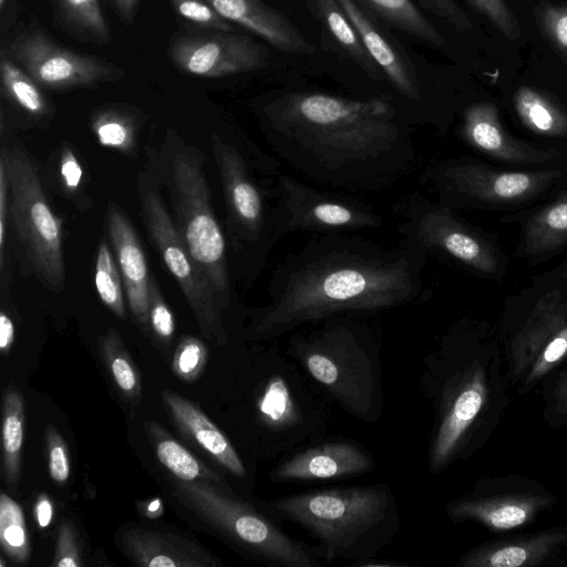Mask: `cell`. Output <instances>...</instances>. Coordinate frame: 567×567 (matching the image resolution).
Returning a JSON list of instances; mask_svg holds the SVG:
<instances>
[{
  "label": "cell",
  "instance_id": "cell-8",
  "mask_svg": "<svg viewBox=\"0 0 567 567\" xmlns=\"http://www.w3.org/2000/svg\"><path fill=\"white\" fill-rule=\"evenodd\" d=\"M506 379L517 395L539 389L567 363V298L559 289L539 296L513 322L501 347Z\"/></svg>",
  "mask_w": 567,
  "mask_h": 567
},
{
  "label": "cell",
  "instance_id": "cell-3",
  "mask_svg": "<svg viewBox=\"0 0 567 567\" xmlns=\"http://www.w3.org/2000/svg\"><path fill=\"white\" fill-rule=\"evenodd\" d=\"M422 385L434 412L429 471L439 474L498 429L509 403L502 349L481 333H452L427 355Z\"/></svg>",
  "mask_w": 567,
  "mask_h": 567
},
{
  "label": "cell",
  "instance_id": "cell-21",
  "mask_svg": "<svg viewBox=\"0 0 567 567\" xmlns=\"http://www.w3.org/2000/svg\"><path fill=\"white\" fill-rule=\"evenodd\" d=\"M107 229L128 306L142 329L147 331L151 281L144 251L133 226L116 205L107 209Z\"/></svg>",
  "mask_w": 567,
  "mask_h": 567
},
{
  "label": "cell",
  "instance_id": "cell-22",
  "mask_svg": "<svg viewBox=\"0 0 567 567\" xmlns=\"http://www.w3.org/2000/svg\"><path fill=\"white\" fill-rule=\"evenodd\" d=\"M461 135L471 147L508 163H546L557 154L554 150H539L508 135L499 123L497 107L487 102L465 109Z\"/></svg>",
  "mask_w": 567,
  "mask_h": 567
},
{
  "label": "cell",
  "instance_id": "cell-48",
  "mask_svg": "<svg viewBox=\"0 0 567 567\" xmlns=\"http://www.w3.org/2000/svg\"><path fill=\"white\" fill-rule=\"evenodd\" d=\"M60 171L65 186L70 190H75L82 178V168L73 152L69 148L62 154Z\"/></svg>",
  "mask_w": 567,
  "mask_h": 567
},
{
  "label": "cell",
  "instance_id": "cell-28",
  "mask_svg": "<svg viewBox=\"0 0 567 567\" xmlns=\"http://www.w3.org/2000/svg\"><path fill=\"white\" fill-rule=\"evenodd\" d=\"M61 28L74 39L107 44L112 33L99 0H50Z\"/></svg>",
  "mask_w": 567,
  "mask_h": 567
},
{
  "label": "cell",
  "instance_id": "cell-49",
  "mask_svg": "<svg viewBox=\"0 0 567 567\" xmlns=\"http://www.w3.org/2000/svg\"><path fill=\"white\" fill-rule=\"evenodd\" d=\"M109 3L123 24H132L137 12L138 0H109Z\"/></svg>",
  "mask_w": 567,
  "mask_h": 567
},
{
  "label": "cell",
  "instance_id": "cell-25",
  "mask_svg": "<svg viewBox=\"0 0 567 567\" xmlns=\"http://www.w3.org/2000/svg\"><path fill=\"white\" fill-rule=\"evenodd\" d=\"M161 395L173 423L185 437L235 476H245L246 468L235 447L196 403L171 390L162 391Z\"/></svg>",
  "mask_w": 567,
  "mask_h": 567
},
{
  "label": "cell",
  "instance_id": "cell-50",
  "mask_svg": "<svg viewBox=\"0 0 567 567\" xmlns=\"http://www.w3.org/2000/svg\"><path fill=\"white\" fill-rule=\"evenodd\" d=\"M34 517L41 528H45L51 524L53 517V505L48 494L41 493L38 496L34 504Z\"/></svg>",
  "mask_w": 567,
  "mask_h": 567
},
{
  "label": "cell",
  "instance_id": "cell-38",
  "mask_svg": "<svg viewBox=\"0 0 567 567\" xmlns=\"http://www.w3.org/2000/svg\"><path fill=\"white\" fill-rule=\"evenodd\" d=\"M207 361V348L199 339L184 337L175 349L172 369L184 382H194L199 378Z\"/></svg>",
  "mask_w": 567,
  "mask_h": 567
},
{
  "label": "cell",
  "instance_id": "cell-45",
  "mask_svg": "<svg viewBox=\"0 0 567 567\" xmlns=\"http://www.w3.org/2000/svg\"><path fill=\"white\" fill-rule=\"evenodd\" d=\"M421 6L436 17L452 24L457 31H467L472 22L453 0H417Z\"/></svg>",
  "mask_w": 567,
  "mask_h": 567
},
{
  "label": "cell",
  "instance_id": "cell-24",
  "mask_svg": "<svg viewBox=\"0 0 567 567\" xmlns=\"http://www.w3.org/2000/svg\"><path fill=\"white\" fill-rule=\"evenodd\" d=\"M123 553L141 567H215L205 548L182 536L134 528L121 538Z\"/></svg>",
  "mask_w": 567,
  "mask_h": 567
},
{
  "label": "cell",
  "instance_id": "cell-52",
  "mask_svg": "<svg viewBox=\"0 0 567 567\" xmlns=\"http://www.w3.org/2000/svg\"><path fill=\"white\" fill-rule=\"evenodd\" d=\"M141 513L148 518H157L163 514V503L161 498H154L140 505Z\"/></svg>",
  "mask_w": 567,
  "mask_h": 567
},
{
  "label": "cell",
  "instance_id": "cell-11",
  "mask_svg": "<svg viewBox=\"0 0 567 567\" xmlns=\"http://www.w3.org/2000/svg\"><path fill=\"white\" fill-rule=\"evenodd\" d=\"M558 498L542 482L506 474L477 480L465 495L445 505L455 524L475 523L494 534H509L532 525Z\"/></svg>",
  "mask_w": 567,
  "mask_h": 567
},
{
  "label": "cell",
  "instance_id": "cell-54",
  "mask_svg": "<svg viewBox=\"0 0 567 567\" xmlns=\"http://www.w3.org/2000/svg\"><path fill=\"white\" fill-rule=\"evenodd\" d=\"M8 0H0V9L3 10Z\"/></svg>",
  "mask_w": 567,
  "mask_h": 567
},
{
  "label": "cell",
  "instance_id": "cell-37",
  "mask_svg": "<svg viewBox=\"0 0 567 567\" xmlns=\"http://www.w3.org/2000/svg\"><path fill=\"white\" fill-rule=\"evenodd\" d=\"M544 401L543 417L551 429L567 426V363L539 386Z\"/></svg>",
  "mask_w": 567,
  "mask_h": 567
},
{
  "label": "cell",
  "instance_id": "cell-32",
  "mask_svg": "<svg viewBox=\"0 0 567 567\" xmlns=\"http://www.w3.org/2000/svg\"><path fill=\"white\" fill-rule=\"evenodd\" d=\"M514 103L523 124L536 134H567V115L540 93L522 86L515 94Z\"/></svg>",
  "mask_w": 567,
  "mask_h": 567
},
{
  "label": "cell",
  "instance_id": "cell-31",
  "mask_svg": "<svg viewBox=\"0 0 567 567\" xmlns=\"http://www.w3.org/2000/svg\"><path fill=\"white\" fill-rule=\"evenodd\" d=\"M23 437V399L18 389L8 386L2 400V468L11 492H16L19 486Z\"/></svg>",
  "mask_w": 567,
  "mask_h": 567
},
{
  "label": "cell",
  "instance_id": "cell-14",
  "mask_svg": "<svg viewBox=\"0 0 567 567\" xmlns=\"http://www.w3.org/2000/svg\"><path fill=\"white\" fill-rule=\"evenodd\" d=\"M2 50L41 87L64 91L118 81L124 70L103 58L60 45L42 29L30 25Z\"/></svg>",
  "mask_w": 567,
  "mask_h": 567
},
{
  "label": "cell",
  "instance_id": "cell-27",
  "mask_svg": "<svg viewBox=\"0 0 567 567\" xmlns=\"http://www.w3.org/2000/svg\"><path fill=\"white\" fill-rule=\"evenodd\" d=\"M144 429L158 461L177 480L206 481L220 486L224 484L216 473L197 460L159 424L154 421H144Z\"/></svg>",
  "mask_w": 567,
  "mask_h": 567
},
{
  "label": "cell",
  "instance_id": "cell-44",
  "mask_svg": "<svg viewBox=\"0 0 567 567\" xmlns=\"http://www.w3.org/2000/svg\"><path fill=\"white\" fill-rule=\"evenodd\" d=\"M51 566L56 567H80L82 566L81 555L76 542L73 525L64 520L58 529L56 546Z\"/></svg>",
  "mask_w": 567,
  "mask_h": 567
},
{
  "label": "cell",
  "instance_id": "cell-39",
  "mask_svg": "<svg viewBox=\"0 0 567 567\" xmlns=\"http://www.w3.org/2000/svg\"><path fill=\"white\" fill-rule=\"evenodd\" d=\"M175 13L202 30L235 31L207 0H171Z\"/></svg>",
  "mask_w": 567,
  "mask_h": 567
},
{
  "label": "cell",
  "instance_id": "cell-19",
  "mask_svg": "<svg viewBox=\"0 0 567 567\" xmlns=\"http://www.w3.org/2000/svg\"><path fill=\"white\" fill-rule=\"evenodd\" d=\"M337 1L353 23L364 48L383 72L385 80L406 101L421 103L423 91L415 66L400 43L357 0Z\"/></svg>",
  "mask_w": 567,
  "mask_h": 567
},
{
  "label": "cell",
  "instance_id": "cell-6",
  "mask_svg": "<svg viewBox=\"0 0 567 567\" xmlns=\"http://www.w3.org/2000/svg\"><path fill=\"white\" fill-rule=\"evenodd\" d=\"M213 148L234 236L259 270L285 237L279 159L252 146L245 155L243 147L218 137Z\"/></svg>",
  "mask_w": 567,
  "mask_h": 567
},
{
  "label": "cell",
  "instance_id": "cell-35",
  "mask_svg": "<svg viewBox=\"0 0 567 567\" xmlns=\"http://www.w3.org/2000/svg\"><path fill=\"white\" fill-rule=\"evenodd\" d=\"M0 544L13 563L29 560L30 543L22 508L6 493L0 495Z\"/></svg>",
  "mask_w": 567,
  "mask_h": 567
},
{
  "label": "cell",
  "instance_id": "cell-36",
  "mask_svg": "<svg viewBox=\"0 0 567 567\" xmlns=\"http://www.w3.org/2000/svg\"><path fill=\"white\" fill-rule=\"evenodd\" d=\"M122 277L113 255L105 243H101L95 264V287L103 303L120 319L125 318Z\"/></svg>",
  "mask_w": 567,
  "mask_h": 567
},
{
  "label": "cell",
  "instance_id": "cell-12",
  "mask_svg": "<svg viewBox=\"0 0 567 567\" xmlns=\"http://www.w3.org/2000/svg\"><path fill=\"white\" fill-rule=\"evenodd\" d=\"M563 175L560 169L504 172L471 159H446L430 164L420 184L444 205L465 200L516 204L537 196Z\"/></svg>",
  "mask_w": 567,
  "mask_h": 567
},
{
  "label": "cell",
  "instance_id": "cell-42",
  "mask_svg": "<svg viewBox=\"0 0 567 567\" xmlns=\"http://www.w3.org/2000/svg\"><path fill=\"white\" fill-rule=\"evenodd\" d=\"M150 328L164 342H169L175 331L173 313L163 300L154 281H151L150 289Z\"/></svg>",
  "mask_w": 567,
  "mask_h": 567
},
{
  "label": "cell",
  "instance_id": "cell-41",
  "mask_svg": "<svg viewBox=\"0 0 567 567\" xmlns=\"http://www.w3.org/2000/svg\"><path fill=\"white\" fill-rule=\"evenodd\" d=\"M45 440L50 476L58 484H64L70 476V456L66 444L51 424L47 427Z\"/></svg>",
  "mask_w": 567,
  "mask_h": 567
},
{
  "label": "cell",
  "instance_id": "cell-20",
  "mask_svg": "<svg viewBox=\"0 0 567 567\" xmlns=\"http://www.w3.org/2000/svg\"><path fill=\"white\" fill-rule=\"evenodd\" d=\"M371 455L348 441L323 443L282 462L275 468L276 482L338 480L370 472Z\"/></svg>",
  "mask_w": 567,
  "mask_h": 567
},
{
  "label": "cell",
  "instance_id": "cell-29",
  "mask_svg": "<svg viewBox=\"0 0 567 567\" xmlns=\"http://www.w3.org/2000/svg\"><path fill=\"white\" fill-rule=\"evenodd\" d=\"M371 16L434 48L445 40L413 0H357Z\"/></svg>",
  "mask_w": 567,
  "mask_h": 567
},
{
  "label": "cell",
  "instance_id": "cell-15",
  "mask_svg": "<svg viewBox=\"0 0 567 567\" xmlns=\"http://www.w3.org/2000/svg\"><path fill=\"white\" fill-rule=\"evenodd\" d=\"M143 210L154 245L184 292L202 333L220 346L225 344L227 334L214 290L188 252L161 198L155 193H147Z\"/></svg>",
  "mask_w": 567,
  "mask_h": 567
},
{
  "label": "cell",
  "instance_id": "cell-34",
  "mask_svg": "<svg viewBox=\"0 0 567 567\" xmlns=\"http://www.w3.org/2000/svg\"><path fill=\"white\" fill-rule=\"evenodd\" d=\"M2 92L10 101L32 115H44L49 104L41 86L2 49L0 54Z\"/></svg>",
  "mask_w": 567,
  "mask_h": 567
},
{
  "label": "cell",
  "instance_id": "cell-26",
  "mask_svg": "<svg viewBox=\"0 0 567 567\" xmlns=\"http://www.w3.org/2000/svg\"><path fill=\"white\" fill-rule=\"evenodd\" d=\"M317 19L333 38L334 42L368 76L375 81L385 80L355 30L353 23L337 0H309Z\"/></svg>",
  "mask_w": 567,
  "mask_h": 567
},
{
  "label": "cell",
  "instance_id": "cell-40",
  "mask_svg": "<svg viewBox=\"0 0 567 567\" xmlns=\"http://www.w3.org/2000/svg\"><path fill=\"white\" fill-rule=\"evenodd\" d=\"M93 127L102 145L120 148L132 141L131 118L116 109H106L100 112L93 121Z\"/></svg>",
  "mask_w": 567,
  "mask_h": 567
},
{
  "label": "cell",
  "instance_id": "cell-47",
  "mask_svg": "<svg viewBox=\"0 0 567 567\" xmlns=\"http://www.w3.org/2000/svg\"><path fill=\"white\" fill-rule=\"evenodd\" d=\"M544 25L549 37L567 50V7H550L545 11Z\"/></svg>",
  "mask_w": 567,
  "mask_h": 567
},
{
  "label": "cell",
  "instance_id": "cell-13",
  "mask_svg": "<svg viewBox=\"0 0 567 567\" xmlns=\"http://www.w3.org/2000/svg\"><path fill=\"white\" fill-rule=\"evenodd\" d=\"M402 240L423 252L453 259L475 271L492 275L499 259L492 245L462 223L450 206L413 193L399 206Z\"/></svg>",
  "mask_w": 567,
  "mask_h": 567
},
{
  "label": "cell",
  "instance_id": "cell-18",
  "mask_svg": "<svg viewBox=\"0 0 567 567\" xmlns=\"http://www.w3.org/2000/svg\"><path fill=\"white\" fill-rule=\"evenodd\" d=\"M567 549V525L533 533L504 534L462 554L458 567H548L557 566Z\"/></svg>",
  "mask_w": 567,
  "mask_h": 567
},
{
  "label": "cell",
  "instance_id": "cell-10",
  "mask_svg": "<svg viewBox=\"0 0 567 567\" xmlns=\"http://www.w3.org/2000/svg\"><path fill=\"white\" fill-rule=\"evenodd\" d=\"M13 227L39 277L53 290L65 281L61 220L52 213L35 166L19 148L3 151Z\"/></svg>",
  "mask_w": 567,
  "mask_h": 567
},
{
  "label": "cell",
  "instance_id": "cell-1",
  "mask_svg": "<svg viewBox=\"0 0 567 567\" xmlns=\"http://www.w3.org/2000/svg\"><path fill=\"white\" fill-rule=\"evenodd\" d=\"M275 156L316 185L377 192L414 166L415 142L389 97L289 91L257 109Z\"/></svg>",
  "mask_w": 567,
  "mask_h": 567
},
{
  "label": "cell",
  "instance_id": "cell-43",
  "mask_svg": "<svg viewBox=\"0 0 567 567\" xmlns=\"http://www.w3.org/2000/svg\"><path fill=\"white\" fill-rule=\"evenodd\" d=\"M476 10L485 14L508 38L520 35L518 23L504 0H467Z\"/></svg>",
  "mask_w": 567,
  "mask_h": 567
},
{
  "label": "cell",
  "instance_id": "cell-46",
  "mask_svg": "<svg viewBox=\"0 0 567 567\" xmlns=\"http://www.w3.org/2000/svg\"><path fill=\"white\" fill-rule=\"evenodd\" d=\"M9 177L7 169L6 156L2 151L0 157V269L3 270L4 264V244H6V230L9 215Z\"/></svg>",
  "mask_w": 567,
  "mask_h": 567
},
{
  "label": "cell",
  "instance_id": "cell-33",
  "mask_svg": "<svg viewBox=\"0 0 567 567\" xmlns=\"http://www.w3.org/2000/svg\"><path fill=\"white\" fill-rule=\"evenodd\" d=\"M102 358L123 398L137 405L142 396L141 375L120 334L113 328L101 340Z\"/></svg>",
  "mask_w": 567,
  "mask_h": 567
},
{
  "label": "cell",
  "instance_id": "cell-23",
  "mask_svg": "<svg viewBox=\"0 0 567 567\" xmlns=\"http://www.w3.org/2000/svg\"><path fill=\"white\" fill-rule=\"evenodd\" d=\"M231 23L264 39L277 50L291 54H312L316 48L280 11L262 0H207Z\"/></svg>",
  "mask_w": 567,
  "mask_h": 567
},
{
  "label": "cell",
  "instance_id": "cell-16",
  "mask_svg": "<svg viewBox=\"0 0 567 567\" xmlns=\"http://www.w3.org/2000/svg\"><path fill=\"white\" fill-rule=\"evenodd\" d=\"M285 236L293 231L352 233L382 226L383 217L360 198L318 189L281 175Z\"/></svg>",
  "mask_w": 567,
  "mask_h": 567
},
{
  "label": "cell",
  "instance_id": "cell-30",
  "mask_svg": "<svg viewBox=\"0 0 567 567\" xmlns=\"http://www.w3.org/2000/svg\"><path fill=\"white\" fill-rule=\"evenodd\" d=\"M567 244V193L533 215L524 230V255L554 251Z\"/></svg>",
  "mask_w": 567,
  "mask_h": 567
},
{
  "label": "cell",
  "instance_id": "cell-2",
  "mask_svg": "<svg viewBox=\"0 0 567 567\" xmlns=\"http://www.w3.org/2000/svg\"><path fill=\"white\" fill-rule=\"evenodd\" d=\"M425 261L404 240L389 248L350 233L319 234L275 268L249 333L270 340L331 317L408 305L425 292Z\"/></svg>",
  "mask_w": 567,
  "mask_h": 567
},
{
  "label": "cell",
  "instance_id": "cell-5",
  "mask_svg": "<svg viewBox=\"0 0 567 567\" xmlns=\"http://www.w3.org/2000/svg\"><path fill=\"white\" fill-rule=\"evenodd\" d=\"M296 334L289 352L351 415L374 421L383 404L375 346L364 326L336 316Z\"/></svg>",
  "mask_w": 567,
  "mask_h": 567
},
{
  "label": "cell",
  "instance_id": "cell-53",
  "mask_svg": "<svg viewBox=\"0 0 567 567\" xmlns=\"http://www.w3.org/2000/svg\"><path fill=\"white\" fill-rule=\"evenodd\" d=\"M561 276H563L564 278H567V262L565 264V266H564V268H563V274H561Z\"/></svg>",
  "mask_w": 567,
  "mask_h": 567
},
{
  "label": "cell",
  "instance_id": "cell-7",
  "mask_svg": "<svg viewBox=\"0 0 567 567\" xmlns=\"http://www.w3.org/2000/svg\"><path fill=\"white\" fill-rule=\"evenodd\" d=\"M175 497L213 528L259 560L282 567H320V546H310L287 535L268 516L223 486L177 480Z\"/></svg>",
  "mask_w": 567,
  "mask_h": 567
},
{
  "label": "cell",
  "instance_id": "cell-17",
  "mask_svg": "<svg viewBox=\"0 0 567 567\" xmlns=\"http://www.w3.org/2000/svg\"><path fill=\"white\" fill-rule=\"evenodd\" d=\"M167 56L179 71L207 79L254 72L268 63L264 44L235 31L178 33L168 43Z\"/></svg>",
  "mask_w": 567,
  "mask_h": 567
},
{
  "label": "cell",
  "instance_id": "cell-51",
  "mask_svg": "<svg viewBox=\"0 0 567 567\" xmlns=\"http://www.w3.org/2000/svg\"><path fill=\"white\" fill-rule=\"evenodd\" d=\"M14 340V327L11 318L3 311L0 313V351L7 354Z\"/></svg>",
  "mask_w": 567,
  "mask_h": 567
},
{
  "label": "cell",
  "instance_id": "cell-4",
  "mask_svg": "<svg viewBox=\"0 0 567 567\" xmlns=\"http://www.w3.org/2000/svg\"><path fill=\"white\" fill-rule=\"evenodd\" d=\"M275 514L319 542L323 559H372L399 530L395 497L385 484L346 486L278 497Z\"/></svg>",
  "mask_w": 567,
  "mask_h": 567
},
{
  "label": "cell",
  "instance_id": "cell-9",
  "mask_svg": "<svg viewBox=\"0 0 567 567\" xmlns=\"http://www.w3.org/2000/svg\"><path fill=\"white\" fill-rule=\"evenodd\" d=\"M173 179L177 230L224 311L231 302L226 243L212 209L200 159L196 155H178L174 161Z\"/></svg>",
  "mask_w": 567,
  "mask_h": 567
}]
</instances>
